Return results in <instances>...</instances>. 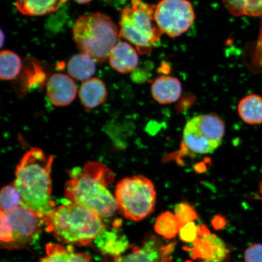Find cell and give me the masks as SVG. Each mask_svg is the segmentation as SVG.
Here are the masks:
<instances>
[{
	"label": "cell",
	"mask_w": 262,
	"mask_h": 262,
	"mask_svg": "<svg viewBox=\"0 0 262 262\" xmlns=\"http://www.w3.org/2000/svg\"><path fill=\"white\" fill-rule=\"evenodd\" d=\"M64 186L65 198L70 202L96 212L102 219L113 216L117 205L108 189L114 181V172L104 164L89 162L83 168L74 169Z\"/></svg>",
	"instance_id": "6da1fadb"
},
{
	"label": "cell",
	"mask_w": 262,
	"mask_h": 262,
	"mask_svg": "<svg viewBox=\"0 0 262 262\" xmlns=\"http://www.w3.org/2000/svg\"><path fill=\"white\" fill-rule=\"evenodd\" d=\"M54 157L37 147L26 152L16 166L14 184L24 204L43 219L54 210L51 172Z\"/></svg>",
	"instance_id": "7a4b0ae2"
},
{
	"label": "cell",
	"mask_w": 262,
	"mask_h": 262,
	"mask_svg": "<svg viewBox=\"0 0 262 262\" xmlns=\"http://www.w3.org/2000/svg\"><path fill=\"white\" fill-rule=\"evenodd\" d=\"M102 218L84 206L68 202L42 219L46 230L63 244L86 246L105 230Z\"/></svg>",
	"instance_id": "3957f363"
},
{
	"label": "cell",
	"mask_w": 262,
	"mask_h": 262,
	"mask_svg": "<svg viewBox=\"0 0 262 262\" xmlns=\"http://www.w3.org/2000/svg\"><path fill=\"white\" fill-rule=\"evenodd\" d=\"M119 38V27L109 16L101 12L80 15L73 28V38L77 48L97 63H103L109 59Z\"/></svg>",
	"instance_id": "277c9868"
},
{
	"label": "cell",
	"mask_w": 262,
	"mask_h": 262,
	"mask_svg": "<svg viewBox=\"0 0 262 262\" xmlns=\"http://www.w3.org/2000/svg\"><path fill=\"white\" fill-rule=\"evenodd\" d=\"M155 6L142 0H131L121 11L119 37L135 46L140 54L150 53L163 32L155 18Z\"/></svg>",
	"instance_id": "5b68a950"
},
{
	"label": "cell",
	"mask_w": 262,
	"mask_h": 262,
	"mask_svg": "<svg viewBox=\"0 0 262 262\" xmlns=\"http://www.w3.org/2000/svg\"><path fill=\"white\" fill-rule=\"evenodd\" d=\"M115 198L118 210L124 217L134 222L142 221L155 211V186L151 180L142 175L126 178L117 183Z\"/></svg>",
	"instance_id": "8992f818"
},
{
	"label": "cell",
	"mask_w": 262,
	"mask_h": 262,
	"mask_svg": "<svg viewBox=\"0 0 262 262\" xmlns=\"http://www.w3.org/2000/svg\"><path fill=\"white\" fill-rule=\"evenodd\" d=\"M0 240L2 247L9 250L25 248L39 237L43 224L25 204L12 211L1 212Z\"/></svg>",
	"instance_id": "52a82bcc"
},
{
	"label": "cell",
	"mask_w": 262,
	"mask_h": 262,
	"mask_svg": "<svg viewBox=\"0 0 262 262\" xmlns=\"http://www.w3.org/2000/svg\"><path fill=\"white\" fill-rule=\"evenodd\" d=\"M225 130V124L217 114L199 115L186 123L183 131V142L189 151L196 155H208L221 146Z\"/></svg>",
	"instance_id": "ba28073f"
},
{
	"label": "cell",
	"mask_w": 262,
	"mask_h": 262,
	"mask_svg": "<svg viewBox=\"0 0 262 262\" xmlns=\"http://www.w3.org/2000/svg\"><path fill=\"white\" fill-rule=\"evenodd\" d=\"M155 18L163 34L177 37L191 27L195 14L188 0H162L155 7Z\"/></svg>",
	"instance_id": "9c48e42d"
},
{
	"label": "cell",
	"mask_w": 262,
	"mask_h": 262,
	"mask_svg": "<svg viewBox=\"0 0 262 262\" xmlns=\"http://www.w3.org/2000/svg\"><path fill=\"white\" fill-rule=\"evenodd\" d=\"M174 248V242L163 245L159 239L150 236L142 247H134L125 255H110L103 262H171Z\"/></svg>",
	"instance_id": "30bf717a"
},
{
	"label": "cell",
	"mask_w": 262,
	"mask_h": 262,
	"mask_svg": "<svg viewBox=\"0 0 262 262\" xmlns=\"http://www.w3.org/2000/svg\"><path fill=\"white\" fill-rule=\"evenodd\" d=\"M192 244V248L186 250L201 262H224L229 253L224 241L208 229Z\"/></svg>",
	"instance_id": "8fae6325"
},
{
	"label": "cell",
	"mask_w": 262,
	"mask_h": 262,
	"mask_svg": "<svg viewBox=\"0 0 262 262\" xmlns=\"http://www.w3.org/2000/svg\"><path fill=\"white\" fill-rule=\"evenodd\" d=\"M77 93L76 84L70 76L54 74L47 83V94L52 104L56 106L69 105L74 100Z\"/></svg>",
	"instance_id": "7c38bea8"
},
{
	"label": "cell",
	"mask_w": 262,
	"mask_h": 262,
	"mask_svg": "<svg viewBox=\"0 0 262 262\" xmlns=\"http://www.w3.org/2000/svg\"><path fill=\"white\" fill-rule=\"evenodd\" d=\"M150 93L157 103L172 104L178 101L182 96V83L178 78L169 75H162L154 81Z\"/></svg>",
	"instance_id": "4fadbf2b"
},
{
	"label": "cell",
	"mask_w": 262,
	"mask_h": 262,
	"mask_svg": "<svg viewBox=\"0 0 262 262\" xmlns=\"http://www.w3.org/2000/svg\"><path fill=\"white\" fill-rule=\"evenodd\" d=\"M108 60L111 67L118 73L128 74L138 66L139 55L132 46L126 42H120L111 50Z\"/></svg>",
	"instance_id": "5bb4252c"
},
{
	"label": "cell",
	"mask_w": 262,
	"mask_h": 262,
	"mask_svg": "<svg viewBox=\"0 0 262 262\" xmlns=\"http://www.w3.org/2000/svg\"><path fill=\"white\" fill-rule=\"evenodd\" d=\"M79 97L85 109H94L105 102L107 99L106 85L99 78H90L81 84Z\"/></svg>",
	"instance_id": "9a60e30c"
},
{
	"label": "cell",
	"mask_w": 262,
	"mask_h": 262,
	"mask_svg": "<svg viewBox=\"0 0 262 262\" xmlns=\"http://www.w3.org/2000/svg\"><path fill=\"white\" fill-rule=\"evenodd\" d=\"M239 117L250 125L262 124V96L256 94H249L242 98L237 106Z\"/></svg>",
	"instance_id": "2e32d148"
},
{
	"label": "cell",
	"mask_w": 262,
	"mask_h": 262,
	"mask_svg": "<svg viewBox=\"0 0 262 262\" xmlns=\"http://www.w3.org/2000/svg\"><path fill=\"white\" fill-rule=\"evenodd\" d=\"M68 0H17L15 8L23 15L43 16L58 11Z\"/></svg>",
	"instance_id": "e0dca14e"
},
{
	"label": "cell",
	"mask_w": 262,
	"mask_h": 262,
	"mask_svg": "<svg viewBox=\"0 0 262 262\" xmlns=\"http://www.w3.org/2000/svg\"><path fill=\"white\" fill-rule=\"evenodd\" d=\"M47 256L40 262H93L90 254L77 253L73 248L50 243L47 245Z\"/></svg>",
	"instance_id": "ac0fdd59"
},
{
	"label": "cell",
	"mask_w": 262,
	"mask_h": 262,
	"mask_svg": "<svg viewBox=\"0 0 262 262\" xmlns=\"http://www.w3.org/2000/svg\"><path fill=\"white\" fill-rule=\"evenodd\" d=\"M96 62L86 54L74 55L68 61V74L74 79L86 81L90 79L96 71Z\"/></svg>",
	"instance_id": "d6986e66"
},
{
	"label": "cell",
	"mask_w": 262,
	"mask_h": 262,
	"mask_svg": "<svg viewBox=\"0 0 262 262\" xmlns=\"http://www.w3.org/2000/svg\"><path fill=\"white\" fill-rule=\"evenodd\" d=\"M222 2L232 15L257 17L262 15V0H222Z\"/></svg>",
	"instance_id": "ffe728a7"
},
{
	"label": "cell",
	"mask_w": 262,
	"mask_h": 262,
	"mask_svg": "<svg viewBox=\"0 0 262 262\" xmlns=\"http://www.w3.org/2000/svg\"><path fill=\"white\" fill-rule=\"evenodd\" d=\"M22 67L20 57L15 52L3 50L0 52V77L3 80H12L18 76Z\"/></svg>",
	"instance_id": "44dd1931"
},
{
	"label": "cell",
	"mask_w": 262,
	"mask_h": 262,
	"mask_svg": "<svg viewBox=\"0 0 262 262\" xmlns=\"http://www.w3.org/2000/svg\"><path fill=\"white\" fill-rule=\"evenodd\" d=\"M182 227L174 214L169 211L162 213L157 218L155 230L160 236L167 239L174 238Z\"/></svg>",
	"instance_id": "7402d4cb"
},
{
	"label": "cell",
	"mask_w": 262,
	"mask_h": 262,
	"mask_svg": "<svg viewBox=\"0 0 262 262\" xmlns=\"http://www.w3.org/2000/svg\"><path fill=\"white\" fill-rule=\"evenodd\" d=\"M24 204L21 193L15 184L8 185L2 188L0 195L1 212L12 211Z\"/></svg>",
	"instance_id": "603a6c76"
},
{
	"label": "cell",
	"mask_w": 262,
	"mask_h": 262,
	"mask_svg": "<svg viewBox=\"0 0 262 262\" xmlns=\"http://www.w3.org/2000/svg\"><path fill=\"white\" fill-rule=\"evenodd\" d=\"M206 229L207 228L205 225L199 226L194 222H189L180 228L179 232V238L184 243H194Z\"/></svg>",
	"instance_id": "cb8c5ba5"
},
{
	"label": "cell",
	"mask_w": 262,
	"mask_h": 262,
	"mask_svg": "<svg viewBox=\"0 0 262 262\" xmlns=\"http://www.w3.org/2000/svg\"><path fill=\"white\" fill-rule=\"evenodd\" d=\"M174 214L182 226L187 224L189 222H194L199 218L194 206L185 202L176 205Z\"/></svg>",
	"instance_id": "d4e9b609"
},
{
	"label": "cell",
	"mask_w": 262,
	"mask_h": 262,
	"mask_svg": "<svg viewBox=\"0 0 262 262\" xmlns=\"http://www.w3.org/2000/svg\"><path fill=\"white\" fill-rule=\"evenodd\" d=\"M245 262H262V244H254L245 251Z\"/></svg>",
	"instance_id": "484cf974"
},
{
	"label": "cell",
	"mask_w": 262,
	"mask_h": 262,
	"mask_svg": "<svg viewBox=\"0 0 262 262\" xmlns=\"http://www.w3.org/2000/svg\"><path fill=\"white\" fill-rule=\"evenodd\" d=\"M225 222L224 218L221 217V216H217L213 221V225L216 229H220L224 227Z\"/></svg>",
	"instance_id": "4316f807"
},
{
	"label": "cell",
	"mask_w": 262,
	"mask_h": 262,
	"mask_svg": "<svg viewBox=\"0 0 262 262\" xmlns=\"http://www.w3.org/2000/svg\"><path fill=\"white\" fill-rule=\"evenodd\" d=\"M75 2H76L79 4H88L92 1V0H74Z\"/></svg>",
	"instance_id": "83f0119b"
},
{
	"label": "cell",
	"mask_w": 262,
	"mask_h": 262,
	"mask_svg": "<svg viewBox=\"0 0 262 262\" xmlns=\"http://www.w3.org/2000/svg\"><path fill=\"white\" fill-rule=\"evenodd\" d=\"M1 37H2L1 47H3V44H4L5 39H4V34H3L2 30H1Z\"/></svg>",
	"instance_id": "f1b7e54d"
}]
</instances>
